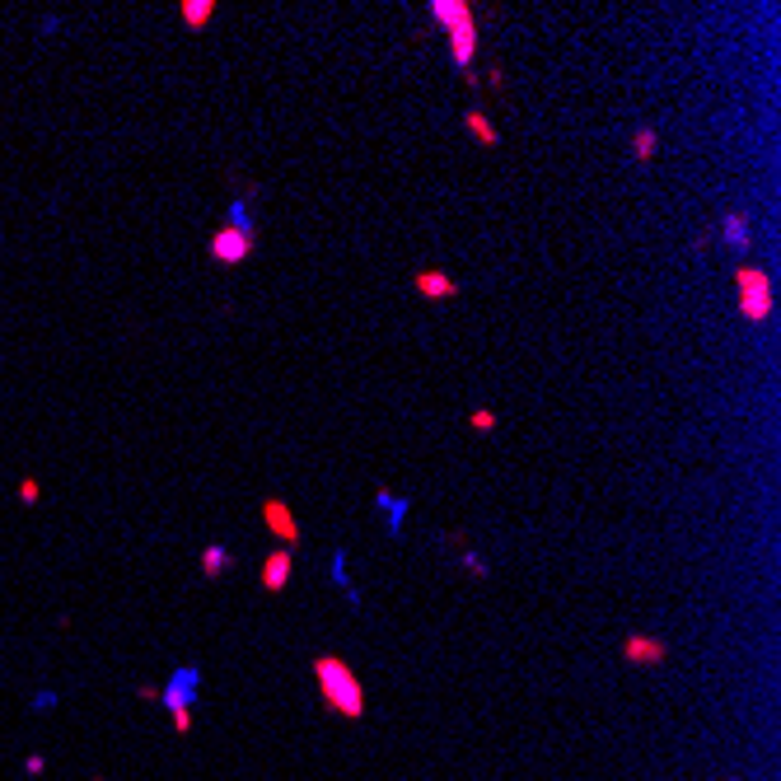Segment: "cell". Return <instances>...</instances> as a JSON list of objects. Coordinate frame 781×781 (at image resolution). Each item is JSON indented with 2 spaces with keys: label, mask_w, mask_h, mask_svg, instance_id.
I'll list each match as a JSON object with an SVG mask.
<instances>
[{
  "label": "cell",
  "mask_w": 781,
  "mask_h": 781,
  "mask_svg": "<svg viewBox=\"0 0 781 781\" xmlns=\"http://www.w3.org/2000/svg\"><path fill=\"white\" fill-rule=\"evenodd\" d=\"M249 253H253V234L243 230V225H225V230L211 234V257L225 263V267H239Z\"/></svg>",
  "instance_id": "4"
},
{
  "label": "cell",
  "mask_w": 781,
  "mask_h": 781,
  "mask_svg": "<svg viewBox=\"0 0 781 781\" xmlns=\"http://www.w3.org/2000/svg\"><path fill=\"white\" fill-rule=\"evenodd\" d=\"M725 239L735 243V249H744V243H748V220L739 216V211H730V216H725Z\"/></svg>",
  "instance_id": "13"
},
{
  "label": "cell",
  "mask_w": 781,
  "mask_h": 781,
  "mask_svg": "<svg viewBox=\"0 0 781 781\" xmlns=\"http://www.w3.org/2000/svg\"><path fill=\"white\" fill-rule=\"evenodd\" d=\"M211 14H216V5H211V0H183V24H188V28H206Z\"/></svg>",
  "instance_id": "12"
},
{
  "label": "cell",
  "mask_w": 781,
  "mask_h": 781,
  "mask_svg": "<svg viewBox=\"0 0 781 781\" xmlns=\"http://www.w3.org/2000/svg\"><path fill=\"white\" fill-rule=\"evenodd\" d=\"M159 702H165L169 711H192V702H197V670L173 674V683L159 693Z\"/></svg>",
  "instance_id": "6"
},
{
  "label": "cell",
  "mask_w": 781,
  "mask_h": 781,
  "mask_svg": "<svg viewBox=\"0 0 781 781\" xmlns=\"http://www.w3.org/2000/svg\"><path fill=\"white\" fill-rule=\"evenodd\" d=\"M38 496H42V482H38V478H24V482H19V501H24V506H34Z\"/></svg>",
  "instance_id": "15"
},
{
  "label": "cell",
  "mask_w": 781,
  "mask_h": 781,
  "mask_svg": "<svg viewBox=\"0 0 781 781\" xmlns=\"http://www.w3.org/2000/svg\"><path fill=\"white\" fill-rule=\"evenodd\" d=\"M735 290H739V314H744L748 323L772 318V281H768V272L739 267V272H735Z\"/></svg>",
  "instance_id": "3"
},
{
  "label": "cell",
  "mask_w": 781,
  "mask_h": 781,
  "mask_svg": "<svg viewBox=\"0 0 781 781\" xmlns=\"http://www.w3.org/2000/svg\"><path fill=\"white\" fill-rule=\"evenodd\" d=\"M290 571H295V562H290L286 547L267 552V557H263V590H267V594H281L286 585H290Z\"/></svg>",
  "instance_id": "7"
},
{
  "label": "cell",
  "mask_w": 781,
  "mask_h": 781,
  "mask_svg": "<svg viewBox=\"0 0 781 781\" xmlns=\"http://www.w3.org/2000/svg\"><path fill=\"white\" fill-rule=\"evenodd\" d=\"M314 683H318L323 707L333 716H347V721H361L365 716V688L341 655H318L314 660Z\"/></svg>",
  "instance_id": "1"
},
{
  "label": "cell",
  "mask_w": 781,
  "mask_h": 781,
  "mask_svg": "<svg viewBox=\"0 0 781 781\" xmlns=\"http://www.w3.org/2000/svg\"><path fill=\"white\" fill-rule=\"evenodd\" d=\"M431 14L435 24L449 34V57L459 71H473V57H478V19H473V5L468 0H431Z\"/></svg>",
  "instance_id": "2"
},
{
  "label": "cell",
  "mask_w": 781,
  "mask_h": 781,
  "mask_svg": "<svg viewBox=\"0 0 781 781\" xmlns=\"http://www.w3.org/2000/svg\"><path fill=\"white\" fill-rule=\"evenodd\" d=\"M173 735H192V711H173Z\"/></svg>",
  "instance_id": "17"
},
{
  "label": "cell",
  "mask_w": 781,
  "mask_h": 781,
  "mask_svg": "<svg viewBox=\"0 0 781 781\" xmlns=\"http://www.w3.org/2000/svg\"><path fill=\"white\" fill-rule=\"evenodd\" d=\"M412 286H417V295H426V300H454V295H459V281H454L449 272H435V267L417 272Z\"/></svg>",
  "instance_id": "8"
},
{
  "label": "cell",
  "mask_w": 781,
  "mask_h": 781,
  "mask_svg": "<svg viewBox=\"0 0 781 781\" xmlns=\"http://www.w3.org/2000/svg\"><path fill=\"white\" fill-rule=\"evenodd\" d=\"M632 155H637V159H650V155H655V132H646V126H641V132L632 136Z\"/></svg>",
  "instance_id": "14"
},
{
  "label": "cell",
  "mask_w": 781,
  "mask_h": 781,
  "mask_svg": "<svg viewBox=\"0 0 781 781\" xmlns=\"http://www.w3.org/2000/svg\"><path fill=\"white\" fill-rule=\"evenodd\" d=\"M670 650H664V641H655V637H627L623 641V660L627 664H660Z\"/></svg>",
  "instance_id": "9"
},
{
  "label": "cell",
  "mask_w": 781,
  "mask_h": 781,
  "mask_svg": "<svg viewBox=\"0 0 781 781\" xmlns=\"http://www.w3.org/2000/svg\"><path fill=\"white\" fill-rule=\"evenodd\" d=\"M492 426H496V412H486V408H482V412H473V431H482V435H486Z\"/></svg>",
  "instance_id": "16"
},
{
  "label": "cell",
  "mask_w": 781,
  "mask_h": 781,
  "mask_svg": "<svg viewBox=\"0 0 781 781\" xmlns=\"http://www.w3.org/2000/svg\"><path fill=\"white\" fill-rule=\"evenodd\" d=\"M263 524H267L272 539H281V547H286V552L300 543V519L290 515L286 501H276V496H267V501H263Z\"/></svg>",
  "instance_id": "5"
},
{
  "label": "cell",
  "mask_w": 781,
  "mask_h": 781,
  "mask_svg": "<svg viewBox=\"0 0 781 781\" xmlns=\"http://www.w3.org/2000/svg\"><path fill=\"white\" fill-rule=\"evenodd\" d=\"M42 768H47L42 754H28V758H24V772H28V777H42Z\"/></svg>",
  "instance_id": "18"
},
{
  "label": "cell",
  "mask_w": 781,
  "mask_h": 781,
  "mask_svg": "<svg viewBox=\"0 0 781 781\" xmlns=\"http://www.w3.org/2000/svg\"><path fill=\"white\" fill-rule=\"evenodd\" d=\"M463 126H468V136H473L478 145H496V126L486 122V112L468 108V112H463Z\"/></svg>",
  "instance_id": "10"
},
{
  "label": "cell",
  "mask_w": 781,
  "mask_h": 781,
  "mask_svg": "<svg viewBox=\"0 0 781 781\" xmlns=\"http://www.w3.org/2000/svg\"><path fill=\"white\" fill-rule=\"evenodd\" d=\"M234 566V557H230V547H220V543H211L206 552H202V576H225Z\"/></svg>",
  "instance_id": "11"
}]
</instances>
